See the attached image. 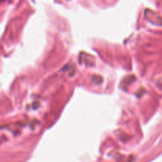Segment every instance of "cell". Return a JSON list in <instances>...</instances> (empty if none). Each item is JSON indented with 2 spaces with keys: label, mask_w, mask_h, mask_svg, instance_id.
Masks as SVG:
<instances>
[{
  "label": "cell",
  "mask_w": 162,
  "mask_h": 162,
  "mask_svg": "<svg viewBox=\"0 0 162 162\" xmlns=\"http://www.w3.org/2000/svg\"><path fill=\"white\" fill-rule=\"evenodd\" d=\"M102 81H103V78L101 76H100V75H93V81L94 82V84L100 85L102 83Z\"/></svg>",
  "instance_id": "1"
}]
</instances>
